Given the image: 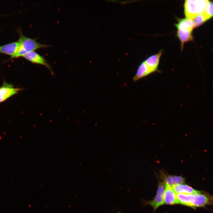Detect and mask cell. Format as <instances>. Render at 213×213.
Instances as JSON below:
<instances>
[{
  "label": "cell",
  "mask_w": 213,
  "mask_h": 213,
  "mask_svg": "<svg viewBox=\"0 0 213 213\" xmlns=\"http://www.w3.org/2000/svg\"><path fill=\"white\" fill-rule=\"evenodd\" d=\"M19 38L18 40L20 43V48L17 53L11 57L9 60L22 57L26 53L35 51L38 49L49 47L51 46L40 43L37 42V38L33 39L24 36L20 30H18Z\"/></svg>",
  "instance_id": "obj_1"
},
{
  "label": "cell",
  "mask_w": 213,
  "mask_h": 213,
  "mask_svg": "<svg viewBox=\"0 0 213 213\" xmlns=\"http://www.w3.org/2000/svg\"><path fill=\"white\" fill-rule=\"evenodd\" d=\"M209 1L207 0L185 1L184 13L186 18L192 20L195 16L202 14Z\"/></svg>",
  "instance_id": "obj_2"
},
{
  "label": "cell",
  "mask_w": 213,
  "mask_h": 213,
  "mask_svg": "<svg viewBox=\"0 0 213 213\" xmlns=\"http://www.w3.org/2000/svg\"><path fill=\"white\" fill-rule=\"evenodd\" d=\"M165 184L163 182L159 181L156 194L154 199L151 201H146L142 199L143 206L149 205L153 208L154 211L159 206L164 204V197Z\"/></svg>",
  "instance_id": "obj_3"
},
{
  "label": "cell",
  "mask_w": 213,
  "mask_h": 213,
  "mask_svg": "<svg viewBox=\"0 0 213 213\" xmlns=\"http://www.w3.org/2000/svg\"><path fill=\"white\" fill-rule=\"evenodd\" d=\"M23 88L15 87L12 84L5 81L0 87V103L4 102L12 96L18 93Z\"/></svg>",
  "instance_id": "obj_4"
},
{
  "label": "cell",
  "mask_w": 213,
  "mask_h": 213,
  "mask_svg": "<svg viewBox=\"0 0 213 213\" xmlns=\"http://www.w3.org/2000/svg\"><path fill=\"white\" fill-rule=\"evenodd\" d=\"M212 196L200 191L198 193H194L192 208L195 209L197 207H204L207 205H212Z\"/></svg>",
  "instance_id": "obj_5"
},
{
  "label": "cell",
  "mask_w": 213,
  "mask_h": 213,
  "mask_svg": "<svg viewBox=\"0 0 213 213\" xmlns=\"http://www.w3.org/2000/svg\"><path fill=\"white\" fill-rule=\"evenodd\" d=\"M22 57L33 63L45 66L50 71L52 75L53 74L51 67L45 58L35 51L28 52Z\"/></svg>",
  "instance_id": "obj_6"
},
{
  "label": "cell",
  "mask_w": 213,
  "mask_h": 213,
  "mask_svg": "<svg viewBox=\"0 0 213 213\" xmlns=\"http://www.w3.org/2000/svg\"><path fill=\"white\" fill-rule=\"evenodd\" d=\"M165 184L164 197V204L168 205H173L180 204L177 194L171 187L167 184Z\"/></svg>",
  "instance_id": "obj_7"
},
{
  "label": "cell",
  "mask_w": 213,
  "mask_h": 213,
  "mask_svg": "<svg viewBox=\"0 0 213 213\" xmlns=\"http://www.w3.org/2000/svg\"><path fill=\"white\" fill-rule=\"evenodd\" d=\"M20 46V43L18 40L0 46V53L10 56V57L15 55L18 51Z\"/></svg>",
  "instance_id": "obj_8"
},
{
  "label": "cell",
  "mask_w": 213,
  "mask_h": 213,
  "mask_svg": "<svg viewBox=\"0 0 213 213\" xmlns=\"http://www.w3.org/2000/svg\"><path fill=\"white\" fill-rule=\"evenodd\" d=\"M162 51L160 50L156 54L149 56L144 61L154 73L159 71L158 67Z\"/></svg>",
  "instance_id": "obj_9"
},
{
  "label": "cell",
  "mask_w": 213,
  "mask_h": 213,
  "mask_svg": "<svg viewBox=\"0 0 213 213\" xmlns=\"http://www.w3.org/2000/svg\"><path fill=\"white\" fill-rule=\"evenodd\" d=\"M153 73L152 71L143 61L138 67L136 73L133 78V80L135 82Z\"/></svg>",
  "instance_id": "obj_10"
},
{
  "label": "cell",
  "mask_w": 213,
  "mask_h": 213,
  "mask_svg": "<svg viewBox=\"0 0 213 213\" xmlns=\"http://www.w3.org/2000/svg\"><path fill=\"white\" fill-rule=\"evenodd\" d=\"M163 182L170 187L179 184H184L185 179L180 176L165 175L162 173Z\"/></svg>",
  "instance_id": "obj_11"
},
{
  "label": "cell",
  "mask_w": 213,
  "mask_h": 213,
  "mask_svg": "<svg viewBox=\"0 0 213 213\" xmlns=\"http://www.w3.org/2000/svg\"><path fill=\"white\" fill-rule=\"evenodd\" d=\"M176 193L194 194L200 192L186 184H179L171 187Z\"/></svg>",
  "instance_id": "obj_12"
},
{
  "label": "cell",
  "mask_w": 213,
  "mask_h": 213,
  "mask_svg": "<svg viewBox=\"0 0 213 213\" xmlns=\"http://www.w3.org/2000/svg\"><path fill=\"white\" fill-rule=\"evenodd\" d=\"M175 25L178 30L191 32L195 28L192 20L187 18L179 19L178 23Z\"/></svg>",
  "instance_id": "obj_13"
},
{
  "label": "cell",
  "mask_w": 213,
  "mask_h": 213,
  "mask_svg": "<svg viewBox=\"0 0 213 213\" xmlns=\"http://www.w3.org/2000/svg\"><path fill=\"white\" fill-rule=\"evenodd\" d=\"M192 32L188 30H178L177 35L181 43L182 50L183 49L185 43L193 40Z\"/></svg>",
  "instance_id": "obj_14"
},
{
  "label": "cell",
  "mask_w": 213,
  "mask_h": 213,
  "mask_svg": "<svg viewBox=\"0 0 213 213\" xmlns=\"http://www.w3.org/2000/svg\"><path fill=\"white\" fill-rule=\"evenodd\" d=\"M180 204L192 208L194 194H177Z\"/></svg>",
  "instance_id": "obj_15"
},
{
  "label": "cell",
  "mask_w": 213,
  "mask_h": 213,
  "mask_svg": "<svg viewBox=\"0 0 213 213\" xmlns=\"http://www.w3.org/2000/svg\"><path fill=\"white\" fill-rule=\"evenodd\" d=\"M207 20L213 16V2L209 1L204 11L202 13Z\"/></svg>",
  "instance_id": "obj_16"
},
{
  "label": "cell",
  "mask_w": 213,
  "mask_h": 213,
  "mask_svg": "<svg viewBox=\"0 0 213 213\" xmlns=\"http://www.w3.org/2000/svg\"><path fill=\"white\" fill-rule=\"evenodd\" d=\"M192 20L195 28L199 26L207 20L203 14L195 16Z\"/></svg>",
  "instance_id": "obj_17"
},
{
  "label": "cell",
  "mask_w": 213,
  "mask_h": 213,
  "mask_svg": "<svg viewBox=\"0 0 213 213\" xmlns=\"http://www.w3.org/2000/svg\"><path fill=\"white\" fill-rule=\"evenodd\" d=\"M117 213H121L120 212H117Z\"/></svg>",
  "instance_id": "obj_18"
}]
</instances>
